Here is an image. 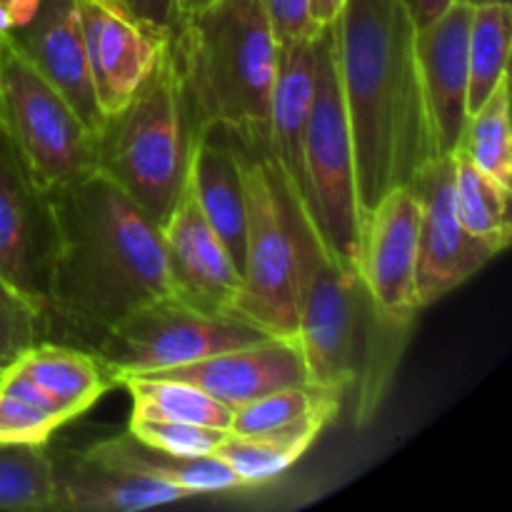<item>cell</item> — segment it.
I'll return each mask as SVG.
<instances>
[{
	"mask_svg": "<svg viewBox=\"0 0 512 512\" xmlns=\"http://www.w3.org/2000/svg\"><path fill=\"white\" fill-rule=\"evenodd\" d=\"M5 368H8V365H0V373H3V370H5Z\"/></svg>",
	"mask_w": 512,
	"mask_h": 512,
	"instance_id": "cell-39",
	"label": "cell"
},
{
	"mask_svg": "<svg viewBox=\"0 0 512 512\" xmlns=\"http://www.w3.org/2000/svg\"><path fill=\"white\" fill-rule=\"evenodd\" d=\"M188 190L200 213L223 240L240 278L245 263V188L238 155L225 128H208L190 145Z\"/></svg>",
	"mask_w": 512,
	"mask_h": 512,
	"instance_id": "cell-19",
	"label": "cell"
},
{
	"mask_svg": "<svg viewBox=\"0 0 512 512\" xmlns=\"http://www.w3.org/2000/svg\"><path fill=\"white\" fill-rule=\"evenodd\" d=\"M55 508L53 460L45 443H0V510Z\"/></svg>",
	"mask_w": 512,
	"mask_h": 512,
	"instance_id": "cell-28",
	"label": "cell"
},
{
	"mask_svg": "<svg viewBox=\"0 0 512 512\" xmlns=\"http://www.w3.org/2000/svg\"><path fill=\"white\" fill-rule=\"evenodd\" d=\"M0 50H3V43H0Z\"/></svg>",
	"mask_w": 512,
	"mask_h": 512,
	"instance_id": "cell-40",
	"label": "cell"
},
{
	"mask_svg": "<svg viewBox=\"0 0 512 512\" xmlns=\"http://www.w3.org/2000/svg\"><path fill=\"white\" fill-rule=\"evenodd\" d=\"M453 160V195L460 223L473 238L503 253L510 245V188L485 175L460 148L450 153Z\"/></svg>",
	"mask_w": 512,
	"mask_h": 512,
	"instance_id": "cell-24",
	"label": "cell"
},
{
	"mask_svg": "<svg viewBox=\"0 0 512 512\" xmlns=\"http://www.w3.org/2000/svg\"><path fill=\"white\" fill-rule=\"evenodd\" d=\"M313 440L283 435H225L213 455H218L245 485H263L278 478L303 458Z\"/></svg>",
	"mask_w": 512,
	"mask_h": 512,
	"instance_id": "cell-29",
	"label": "cell"
},
{
	"mask_svg": "<svg viewBox=\"0 0 512 512\" xmlns=\"http://www.w3.org/2000/svg\"><path fill=\"white\" fill-rule=\"evenodd\" d=\"M420 200L418 265L415 295L420 308L438 303L455 288L468 283L480 268L498 255L483 240L473 238L460 223L453 195V160L438 155L410 183Z\"/></svg>",
	"mask_w": 512,
	"mask_h": 512,
	"instance_id": "cell-10",
	"label": "cell"
},
{
	"mask_svg": "<svg viewBox=\"0 0 512 512\" xmlns=\"http://www.w3.org/2000/svg\"><path fill=\"white\" fill-rule=\"evenodd\" d=\"M155 375L198 385L233 413L275 390L308 383L303 353L295 338H263Z\"/></svg>",
	"mask_w": 512,
	"mask_h": 512,
	"instance_id": "cell-17",
	"label": "cell"
},
{
	"mask_svg": "<svg viewBox=\"0 0 512 512\" xmlns=\"http://www.w3.org/2000/svg\"><path fill=\"white\" fill-rule=\"evenodd\" d=\"M170 45L193 138L228 128L268 140L280 45L260 0H213L180 18Z\"/></svg>",
	"mask_w": 512,
	"mask_h": 512,
	"instance_id": "cell-4",
	"label": "cell"
},
{
	"mask_svg": "<svg viewBox=\"0 0 512 512\" xmlns=\"http://www.w3.org/2000/svg\"><path fill=\"white\" fill-rule=\"evenodd\" d=\"M460 150L500 185L512 190V128L510 75H505L490 98L468 115Z\"/></svg>",
	"mask_w": 512,
	"mask_h": 512,
	"instance_id": "cell-27",
	"label": "cell"
},
{
	"mask_svg": "<svg viewBox=\"0 0 512 512\" xmlns=\"http://www.w3.org/2000/svg\"><path fill=\"white\" fill-rule=\"evenodd\" d=\"M473 5L455 0L435 23L415 30V58L440 155L460 145L468 123V40Z\"/></svg>",
	"mask_w": 512,
	"mask_h": 512,
	"instance_id": "cell-16",
	"label": "cell"
},
{
	"mask_svg": "<svg viewBox=\"0 0 512 512\" xmlns=\"http://www.w3.org/2000/svg\"><path fill=\"white\" fill-rule=\"evenodd\" d=\"M463 3H470V5H483V3H510V0H463Z\"/></svg>",
	"mask_w": 512,
	"mask_h": 512,
	"instance_id": "cell-38",
	"label": "cell"
},
{
	"mask_svg": "<svg viewBox=\"0 0 512 512\" xmlns=\"http://www.w3.org/2000/svg\"><path fill=\"white\" fill-rule=\"evenodd\" d=\"M512 43V5H473L468 40V113H475L508 75Z\"/></svg>",
	"mask_w": 512,
	"mask_h": 512,
	"instance_id": "cell-26",
	"label": "cell"
},
{
	"mask_svg": "<svg viewBox=\"0 0 512 512\" xmlns=\"http://www.w3.org/2000/svg\"><path fill=\"white\" fill-rule=\"evenodd\" d=\"M408 15L413 18L415 28H428L430 23L440 18L455 0H400Z\"/></svg>",
	"mask_w": 512,
	"mask_h": 512,
	"instance_id": "cell-35",
	"label": "cell"
},
{
	"mask_svg": "<svg viewBox=\"0 0 512 512\" xmlns=\"http://www.w3.org/2000/svg\"><path fill=\"white\" fill-rule=\"evenodd\" d=\"M228 135L238 155L248 215L243 283L230 315L270 338H295L305 273L323 243L268 140L233 130Z\"/></svg>",
	"mask_w": 512,
	"mask_h": 512,
	"instance_id": "cell-5",
	"label": "cell"
},
{
	"mask_svg": "<svg viewBox=\"0 0 512 512\" xmlns=\"http://www.w3.org/2000/svg\"><path fill=\"white\" fill-rule=\"evenodd\" d=\"M55 250L43 340L93 353L133 310L173 295L160 228L98 170L50 190Z\"/></svg>",
	"mask_w": 512,
	"mask_h": 512,
	"instance_id": "cell-1",
	"label": "cell"
},
{
	"mask_svg": "<svg viewBox=\"0 0 512 512\" xmlns=\"http://www.w3.org/2000/svg\"><path fill=\"white\" fill-rule=\"evenodd\" d=\"M55 220L40 188L0 128V278L45 310Z\"/></svg>",
	"mask_w": 512,
	"mask_h": 512,
	"instance_id": "cell-11",
	"label": "cell"
},
{
	"mask_svg": "<svg viewBox=\"0 0 512 512\" xmlns=\"http://www.w3.org/2000/svg\"><path fill=\"white\" fill-rule=\"evenodd\" d=\"M88 453L105 460V463H113L118 468L130 470V473L178 485L188 495L228 493V490L243 488L238 475L218 455L180 458V455H170L158 448H150L143 440L135 438L130 430H125L123 435L105 438L100 443L90 445Z\"/></svg>",
	"mask_w": 512,
	"mask_h": 512,
	"instance_id": "cell-22",
	"label": "cell"
},
{
	"mask_svg": "<svg viewBox=\"0 0 512 512\" xmlns=\"http://www.w3.org/2000/svg\"><path fill=\"white\" fill-rule=\"evenodd\" d=\"M5 43L65 95L95 135L100 133L105 118L90 83L78 0H20L18 20Z\"/></svg>",
	"mask_w": 512,
	"mask_h": 512,
	"instance_id": "cell-13",
	"label": "cell"
},
{
	"mask_svg": "<svg viewBox=\"0 0 512 512\" xmlns=\"http://www.w3.org/2000/svg\"><path fill=\"white\" fill-rule=\"evenodd\" d=\"M13 365L63 410L68 423L93 408L115 385L98 355L53 340H40Z\"/></svg>",
	"mask_w": 512,
	"mask_h": 512,
	"instance_id": "cell-21",
	"label": "cell"
},
{
	"mask_svg": "<svg viewBox=\"0 0 512 512\" xmlns=\"http://www.w3.org/2000/svg\"><path fill=\"white\" fill-rule=\"evenodd\" d=\"M345 0H310V10H313V18L318 25H330L335 23V18L343 10Z\"/></svg>",
	"mask_w": 512,
	"mask_h": 512,
	"instance_id": "cell-36",
	"label": "cell"
},
{
	"mask_svg": "<svg viewBox=\"0 0 512 512\" xmlns=\"http://www.w3.org/2000/svg\"><path fill=\"white\" fill-rule=\"evenodd\" d=\"M208 3H213V0H178L180 18H183V15H188V13H193V10L203 8V5H208Z\"/></svg>",
	"mask_w": 512,
	"mask_h": 512,
	"instance_id": "cell-37",
	"label": "cell"
},
{
	"mask_svg": "<svg viewBox=\"0 0 512 512\" xmlns=\"http://www.w3.org/2000/svg\"><path fill=\"white\" fill-rule=\"evenodd\" d=\"M415 318L393 315L373 298L358 268L340 265L320 245L305 273L295 340L308 383L350 403L358 428L388 398L413 340Z\"/></svg>",
	"mask_w": 512,
	"mask_h": 512,
	"instance_id": "cell-3",
	"label": "cell"
},
{
	"mask_svg": "<svg viewBox=\"0 0 512 512\" xmlns=\"http://www.w3.org/2000/svg\"><path fill=\"white\" fill-rule=\"evenodd\" d=\"M173 40V38H170ZM193 128L173 45L123 110L95 138V170L113 180L158 228L168 223L188 183Z\"/></svg>",
	"mask_w": 512,
	"mask_h": 512,
	"instance_id": "cell-6",
	"label": "cell"
},
{
	"mask_svg": "<svg viewBox=\"0 0 512 512\" xmlns=\"http://www.w3.org/2000/svg\"><path fill=\"white\" fill-rule=\"evenodd\" d=\"M300 200L323 248L340 265L358 268L360 205L333 23L318 33V80L303 140Z\"/></svg>",
	"mask_w": 512,
	"mask_h": 512,
	"instance_id": "cell-7",
	"label": "cell"
},
{
	"mask_svg": "<svg viewBox=\"0 0 512 512\" xmlns=\"http://www.w3.org/2000/svg\"><path fill=\"white\" fill-rule=\"evenodd\" d=\"M278 45L315 35L325 25H318L310 10V0H260Z\"/></svg>",
	"mask_w": 512,
	"mask_h": 512,
	"instance_id": "cell-33",
	"label": "cell"
},
{
	"mask_svg": "<svg viewBox=\"0 0 512 512\" xmlns=\"http://www.w3.org/2000/svg\"><path fill=\"white\" fill-rule=\"evenodd\" d=\"M160 235L173 298L203 313L230 315L243 278L223 240L200 213L188 183Z\"/></svg>",
	"mask_w": 512,
	"mask_h": 512,
	"instance_id": "cell-15",
	"label": "cell"
},
{
	"mask_svg": "<svg viewBox=\"0 0 512 512\" xmlns=\"http://www.w3.org/2000/svg\"><path fill=\"white\" fill-rule=\"evenodd\" d=\"M78 13L95 103L110 118L143 88L173 35L140 23L110 0H78Z\"/></svg>",
	"mask_w": 512,
	"mask_h": 512,
	"instance_id": "cell-12",
	"label": "cell"
},
{
	"mask_svg": "<svg viewBox=\"0 0 512 512\" xmlns=\"http://www.w3.org/2000/svg\"><path fill=\"white\" fill-rule=\"evenodd\" d=\"M43 340V308L0 278V365H10Z\"/></svg>",
	"mask_w": 512,
	"mask_h": 512,
	"instance_id": "cell-30",
	"label": "cell"
},
{
	"mask_svg": "<svg viewBox=\"0 0 512 512\" xmlns=\"http://www.w3.org/2000/svg\"><path fill=\"white\" fill-rule=\"evenodd\" d=\"M343 400L318 385H293L275 390L233 413V435H283L318 440L325 425L338 418Z\"/></svg>",
	"mask_w": 512,
	"mask_h": 512,
	"instance_id": "cell-23",
	"label": "cell"
},
{
	"mask_svg": "<svg viewBox=\"0 0 512 512\" xmlns=\"http://www.w3.org/2000/svg\"><path fill=\"white\" fill-rule=\"evenodd\" d=\"M55 483V512H140L190 498L165 480L145 478L88 450L50 453Z\"/></svg>",
	"mask_w": 512,
	"mask_h": 512,
	"instance_id": "cell-18",
	"label": "cell"
},
{
	"mask_svg": "<svg viewBox=\"0 0 512 512\" xmlns=\"http://www.w3.org/2000/svg\"><path fill=\"white\" fill-rule=\"evenodd\" d=\"M128 430L138 440H143L150 448H158L163 453L180 455V458H200V455H213L218 445L225 440V430L205 428L193 423H175V420H155L130 415Z\"/></svg>",
	"mask_w": 512,
	"mask_h": 512,
	"instance_id": "cell-31",
	"label": "cell"
},
{
	"mask_svg": "<svg viewBox=\"0 0 512 512\" xmlns=\"http://www.w3.org/2000/svg\"><path fill=\"white\" fill-rule=\"evenodd\" d=\"M318 33L280 45L278 75L270 95V153L283 165L298 195L303 193V140L318 80Z\"/></svg>",
	"mask_w": 512,
	"mask_h": 512,
	"instance_id": "cell-20",
	"label": "cell"
},
{
	"mask_svg": "<svg viewBox=\"0 0 512 512\" xmlns=\"http://www.w3.org/2000/svg\"><path fill=\"white\" fill-rule=\"evenodd\" d=\"M420 200L410 185L393 188L368 213L360 215L358 270L373 298L388 313L415 318Z\"/></svg>",
	"mask_w": 512,
	"mask_h": 512,
	"instance_id": "cell-14",
	"label": "cell"
},
{
	"mask_svg": "<svg viewBox=\"0 0 512 512\" xmlns=\"http://www.w3.org/2000/svg\"><path fill=\"white\" fill-rule=\"evenodd\" d=\"M60 425L53 413L0 388V443H48Z\"/></svg>",
	"mask_w": 512,
	"mask_h": 512,
	"instance_id": "cell-32",
	"label": "cell"
},
{
	"mask_svg": "<svg viewBox=\"0 0 512 512\" xmlns=\"http://www.w3.org/2000/svg\"><path fill=\"white\" fill-rule=\"evenodd\" d=\"M0 128L45 193L95 170L98 135L10 43L0 50Z\"/></svg>",
	"mask_w": 512,
	"mask_h": 512,
	"instance_id": "cell-8",
	"label": "cell"
},
{
	"mask_svg": "<svg viewBox=\"0 0 512 512\" xmlns=\"http://www.w3.org/2000/svg\"><path fill=\"white\" fill-rule=\"evenodd\" d=\"M110 3L160 33L173 35L180 25L178 0H110Z\"/></svg>",
	"mask_w": 512,
	"mask_h": 512,
	"instance_id": "cell-34",
	"label": "cell"
},
{
	"mask_svg": "<svg viewBox=\"0 0 512 512\" xmlns=\"http://www.w3.org/2000/svg\"><path fill=\"white\" fill-rule=\"evenodd\" d=\"M133 400V413L138 418L175 420V423L205 425V428L230 433L233 410L200 390L198 385L160 375H133L120 380Z\"/></svg>",
	"mask_w": 512,
	"mask_h": 512,
	"instance_id": "cell-25",
	"label": "cell"
},
{
	"mask_svg": "<svg viewBox=\"0 0 512 512\" xmlns=\"http://www.w3.org/2000/svg\"><path fill=\"white\" fill-rule=\"evenodd\" d=\"M333 28L363 215L440 153L415 58L418 28L403 3L345 0Z\"/></svg>",
	"mask_w": 512,
	"mask_h": 512,
	"instance_id": "cell-2",
	"label": "cell"
},
{
	"mask_svg": "<svg viewBox=\"0 0 512 512\" xmlns=\"http://www.w3.org/2000/svg\"><path fill=\"white\" fill-rule=\"evenodd\" d=\"M270 338L235 315H213L168 295L125 315L93 350L115 385L133 375H155L223 350Z\"/></svg>",
	"mask_w": 512,
	"mask_h": 512,
	"instance_id": "cell-9",
	"label": "cell"
}]
</instances>
